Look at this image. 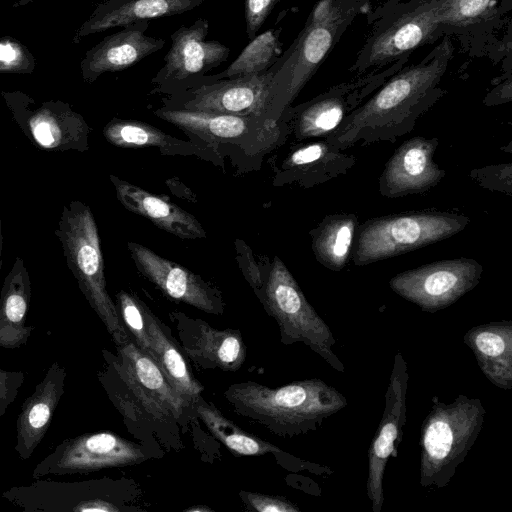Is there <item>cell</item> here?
Here are the masks:
<instances>
[{"label":"cell","instance_id":"6da1fadb","mask_svg":"<svg viewBox=\"0 0 512 512\" xmlns=\"http://www.w3.org/2000/svg\"><path fill=\"white\" fill-rule=\"evenodd\" d=\"M234 412L286 438L317 430L347 406L346 397L319 378L271 388L255 381L234 383L223 393Z\"/></svg>","mask_w":512,"mask_h":512},{"label":"cell","instance_id":"7a4b0ae2","mask_svg":"<svg viewBox=\"0 0 512 512\" xmlns=\"http://www.w3.org/2000/svg\"><path fill=\"white\" fill-rule=\"evenodd\" d=\"M153 113L182 130L195 144L212 152L222 164L228 158L237 172L242 173L259 170L264 157L281 146L290 133L280 119L276 121L260 116L164 106Z\"/></svg>","mask_w":512,"mask_h":512},{"label":"cell","instance_id":"3957f363","mask_svg":"<svg viewBox=\"0 0 512 512\" xmlns=\"http://www.w3.org/2000/svg\"><path fill=\"white\" fill-rule=\"evenodd\" d=\"M486 410L478 398L458 395L444 403L434 396L420 431V485L446 487L481 433Z\"/></svg>","mask_w":512,"mask_h":512},{"label":"cell","instance_id":"277c9868","mask_svg":"<svg viewBox=\"0 0 512 512\" xmlns=\"http://www.w3.org/2000/svg\"><path fill=\"white\" fill-rule=\"evenodd\" d=\"M55 235L61 243L68 268L89 305L115 345L125 344L130 336L106 287L101 242L90 207L77 200L64 206Z\"/></svg>","mask_w":512,"mask_h":512},{"label":"cell","instance_id":"5b68a950","mask_svg":"<svg viewBox=\"0 0 512 512\" xmlns=\"http://www.w3.org/2000/svg\"><path fill=\"white\" fill-rule=\"evenodd\" d=\"M254 293L266 313L276 321L282 344L303 343L334 370L345 371L344 364L333 350L336 339L330 327L308 302L278 256L270 263L262 287Z\"/></svg>","mask_w":512,"mask_h":512},{"label":"cell","instance_id":"8992f818","mask_svg":"<svg viewBox=\"0 0 512 512\" xmlns=\"http://www.w3.org/2000/svg\"><path fill=\"white\" fill-rule=\"evenodd\" d=\"M353 15V7H346L340 0H321L316 4L274 76L270 108L272 120H279Z\"/></svg>","mask_w":512,"mask_h":512},{"label":"cell","instance_id":"52a82bcc","mask_svg":"<svg viewBox=\"0 0 512 512\" xmlns=\"http://www.w3.org/2000/svg\"><path fill=\"white\" fill-rule=\"evenodd\" d=\"M452 51L453 46L446 38L425 61L396 75L346 120L335 139L352 143L408 112L440 81Z\"/></svg>","mask_w":512,"mask_h":512},{"label":"cell","instance_id":"ba28073f","mask_svg":"<svg viewBox=\"0 0 512 512\" xmlns=\"http://www.w3.org/2000/svg\"><path fill=\"white\" fill-rule=\"evenodd\" d=\"M116 349V355L103 350L105 367L132 395L130 403H115L117 409L121 413L140 411L159 424L180 423L185 411L193 407L175 391L159 365L131 338Z\"/></svg>","mask_w":512,"mask_h":512},{"label":"cell","instance_id":"9c48e42d","mask_svg":"<svg viewBox=\"0 0 512 512\" xmlns=\"http://www.w3.org/2000/svg\"><path fill=\"white\" fill-rule=\"evenodd\" d=\"M462 215L422 212L370 219L359 228L353 260L366 265L418 249L462 231Z\"/></svg>","mask_w":512,"mask_h":512},{"label":"cell","instance_id":"30bf717a","mask_svg":"<svg viewBox=\"0 0 512 512\" xmlns=\"http://www.w3.org/2000/svg\"><path fill=\"white\" fill-rule=\"evenodd\" d=\"M286 55L287 51L263 73L222 79L164 96L162 106L271 119L273 79Z\"/></svg>","mask_w":512,"mask_h":512},{"label":"cell","instance_id":"8fae6325","mask_svg":"<svg viewBox=\"0 0 512 512\" xmlns=\"http://www.w3.org/2000/svg\"><path fill=\"white\" fill-rule=\"evenodd\" d=\"M1 95L13 119L35 148L49 152L89 149L91 128L68 103L56 100L37 105L21 91H2Z\"/></svg>","mask_w":512,"mask_h":512},{"label":"cell","instance_id":"7c38bea8","mask_svg":"<svg viewBox=\"0 0 512 512\" xmlns=\"http://www.w3.org/2000/svg\"><path fill=\"white\" fill-rule=\"evenodd\" d=\"M208 31V20L199 18L171 34V47L151 80L150 94L168 96L196 87L209 71L228 59L230 49L217 40H206Z\"/></svg>","mask_w":512,"mask_h":512},{"label":"cell","instance_id":"4fadbf2b","mask_svg":"<svg viewBox=\"0 0 512 512\" xmlns=\"http://www.w3.org/2000/svg\"><path fill=\"white\" fill-rule=\"evenodd\" d=\"M148 458L145 447L111 431L84 433L59 443L36 465L32 478L91 473L140 464Z\"/></svg>","mask_w":512,"mask_h":512},{"label":"cell","instance_id":"5bb4252c","mask_svg":"<svg viewBox=\"0 0 512 512\" xmlns=\"http://www.w3.org/2000/svg\"><path fill=\"white\" fill-rule=\"evenodd\" d=\"M482 272L474 259L443 260L401 272L390 279L389 286L423 312L435 313L471 291Z\"/></svg>","mask_w":512,"mask_h":512},{"label":"cell","instance_id":"9a60e30c","mask_svg":"<svg viewBox=\"0 0 512 512\" xmlns=\"http://www.w3.org/2000/svg\"><path fill=\"white\" fill-rule=\"evenodd\" d=\"M118 487L111 479L57 481L34 479L14 486L1 497L25 512H118Z\"/></svg>","mask_w":512,"mask_h":512},{"label":"cell","instance_id":"2e32d148","mask_svg":"<svg viewBox=\"0 0 512 512\" xmlns=\"http://www.w3.org/2000/svg\"><path fill=\"white\" fill-rule=\"evenodd\" d=\"M409 372L403 354L394 357L385 407L368 451L366 492L373 512H381L384 504V473L389 458L398 456L403 427L407 420Z\"/></svg>","mask_w":512,"mask_h":512},{"label":"cell","instance_id":"e0dca14e","mask_svg":"<svg viewBox=\"0 0 512 512\" xmlns=\"http://www.w3.org/2000/svg\"><path fill=\"white\" fill-rule=\"evenodd\" d=\"M127 246L139 273L164 295L208 314L224 313L225 302L216 286L142 244L128 242Z\"/></svg>","mask_w":512,"mask_h":512},{"label":"cell","instance_id":"ac0fdd59","mask_svg":"<svg viewBox=\"0 0 512 512\" xmlns=\"http://www.w3.org/2000/svg\"><path fill=\"white\" fill-rule=\"evenodd\" d=\"M184 354L200 369L238 371L246 361L247 348L237 329H219L181 311L170 312Z\"/></svg>","mask_w":512,"mask_h":512},{"label":"cell","instance_id":"d6986e66","mask_svg":"<svg viewBox=\"0 0 512 512\" xmlns=\"http://www.w3.org/2000/svg\"><path fill=\"white\" fill-rule=\"evenodd\" d=\"M148 27V20L122 27L89 49L80 62L83 80L93 83L104 73L125 70L161 50L165 40L145 35Z\"/></svg>","mask_w":512,"mask_h":512},{"label":"cell","instance_id":"ffe728a7","mask_svg":"<svg viewBox=\"0 0 512 512\" xmlns=\"http://www.w3.org/2000/svg\"><path fill=\"white\" fill-rule=\"evenodd\" d=\"M437 141L415 137L404 142L392 155L380 178V191L387 197H401L434 187L445 173L433 160Z\"/></svg>","mask_w":512,"mask_h":512},{"label":"cell","instance_id":"44dd1931","mask_svg":"<svg viewBox=\"0 0 512 512\" xmlns=\"http://www.w3.org/2000/svg\"><path fill=\"white\" fill-rule=\"evenodd\" d=\"M66 368L54 361L34 392L21 405L16 420L14 450L21 460L29 459L46 435L64 394Z\"/></svg>","mask_w":512,"mask_h":512},{"label":"cell","instance_id":"7402d4cb","mask_svg":"<svg viewBox=\"0 0 512 512\" xmlns=\"http://www.w3.org/2000/svg\"><path fill=\"white\" fill-rule=\"evenodd\" d=\"M109 178L116 198L129 212L148 219L159 229L178 238H206L207 233L199 220L165 195L153 194L113 174Z\"/></svg>","mask_w":512,"mask_h":512},{"label":"cell","instance_id":"603a6c76","mask_svg":"<svg viewBox=\"0 0 512 512\" xmlns=\"http://www.w3.org/2000/svg\"><path fill=\"white\" fill-rule=\"evenodd\" d=\"M438 0L419 5L375 36L365 54V67L379 65L424 43L440 25Z\"/></svg>","mask_w":512,"mask_h":512},{"label":"cell","instance_id":"cb8c5ba5","mask_svg":"<svg viewBox=\"0 0 512 512\" xmlns=\"http://www.w3.org/2000/svg\"><path fill=\"white\" fill-rule=\"evenodd\" d=\"M204 0H104L80 26L74 37H82L126 27L142 20L182 14L200 6Z\"/></svg>","mask_w":512,"mask_h":512},{"label":"cell","instance_id":"d4e9b609","mask_svg":"<svg viewBox=\"0 0 512 512\" xmlns=\"http://www.w3.org/2000/svg\"><path fill=\"white\" fill-rule=\"evenodd\" d=\"M484 376L496 387L512 389V321L470 328L463 336Z\"/></svg>","mask_w":512,"mask_h":512},{"label":"cell","instance_id":"484cf974","mask_svg":"<svg viewBox=\"0 0 512 512\" xmlns=\"http://www.w3.org/2000/svg\"><path fill=\"white\" fill-rule=\"evenodd\" d=\"M102 133L107 142L118 148H155L164 156H195L224 167L209 150L142 121L113 118L105 125Z\"/></svg>","mask_w":512,"mask_h":512},{"label":"cell","instance_id":"4316f807","mask_svg":"<svg viewBox=\"0 0 512 512\" xmlns=\"http://www.w3.org/2000/svg\"><path fill=\"white\" fill-rule=\"evenodd\" d=\"M31 295V281L24 260L16 257L0 294L1 348L16 349L27 344L35 328L26 325Z\"/></svg>","mask_w":512,"mask_h":512},{"label":"cell","instance_id":"83f0119b","mask_svg":"<svg viewBox=\"0 0 512 512\" xmlns=\"http://www.w3.org/2000/svg\"><path fill=\"white\" fill-rule=\"evenodd\" d=\"M144 313L155 362L175 391L193 407L204 390L203 385L191 372L181 347L171 335L169 327L145 303Z\"/></svg>","mask_w":512,"mask_h":512},{"label":"cell","instance_id":"f1b7e54d","mask_svg":"<svg viewBox=\"0 0 512 512\" xmlns=\"http://www.w3.org/2000/svg\"><path fill=\"white\" fill-rule=\"evenodd\" d=\"M345 104L340 96H321L297 107L286 108L280 116L297 139L322 136L333 131L344 118Z\"/></svg>","mask_w":512,"mask_h":512},{"label":"cell","instance_id":"f546056e","mask_svg":"<svg viewBox=\"0 0 512 512\" xmlns=\"http://www.w3.org/2000/svg\"><path fill=\"white\" fill-rule=\"evenodd\" d=\"M193 408L211 434L237 456H256L268 453H281V449L270 442L250 434L219 411L213 403L202 396Z\"/></svg>","mask_w":512,"mask_h":512},{"label":"cell","instance_id":"4dcf8cb0","mask_svg":"<svg viewBox=\"0 0 512 512\" xmlns=\"http://www.w3.org/2000/svg\"><path fill=\"white\" fill-rule=\"evenodd\" d=\"M356 227L357 218L352 214L325 218L311 232L312 249L317 260L328 269H342L350 255Z\"/></svg>","mask_w":512,"mask_h":512},{"label":"cell","instance_id":"1f68e13d","mask_svg":"<svg viewBox=\"0 0 512 512\" xmlns=\"http://www.w3.org/2000/svg\"><path fill=\"white\" fill-rule=\"evenodd\" d=\"M280 46L279 32L274 29L256 35L228 68L214 75H205L199 85L263 73L279 59Z\"/></svg>","mask_w":512,"mask_h":512},{"label":"cell","instance_id":"d6a6232c","mask_svg":"<svg viewBox=\"0 0 512 512\" xmlns=\"http://www.w3.org/2000/svg\"><path fill=\"white\" fill-rule=\"evenodd\" d=\"M338 156L324 142H314L293 150L276 168L273 185L283 186L297 183L301 186L313 184L324 164Z\"/></svg>","mask_w":512,"mask_h":512},{"label":"cell","instance_id":"836d02e7","mask_svg":"<svg viewBox=\"0 0 512 512\" xmlns=\"http://www.w3.org/2000/svg\"><path fill=\"white\" fill-rule=\"evenodd\" d=\"M115 304L120 319L132 341L142 352L154 360L144 313V302L134 293L120 290L116 294Z\"/></svg>","mask_w":512,"mask_h":512},{"label":"cell","instance_id":"e575fe53","mask_svg":"<svg viewBox=\"0 0 512 512\" xmlns=\"http://www.w3.org/2000/svg\"><path fill=\"white\" fill-rule=\"evenodd\" d=\"M497 0H438L440 25L464 27L485 17Z\"/></svg>","mask_w":512,"mask_h":512},{"label":"cell","instance_id":"d590c367","mask_svg":"<svg viewBox=\"0 0 512 512\" xmlns=\"http://www.w3.org/2000/svg\"><path fill=\"white\" fill-rule=\"evenodd\" d=\"M35 58L17 39L11 36L0 38V73L31 74Z\"/></svg>","mask_w":512,"mask_h":512},{"label":"cell","instance_id":"8d00e7d4","mask_svg":"<svg viewBox=\"0 0 512 512\" xmlns=\"http://www.w3.org/2000/svg\"><path fill=\"white\" fill-rule=\"evenodd\" d=\"M235 248L236 258L245 279L254 291L259 290L264 283L270 263L264 266L259 264L248 245L240 239L235 240Z\"/></svg>","mask_w":512,"mask_h":512},{"label":"cell","instance_id":"74e56055","mask_svg":"<svg viewBox=\"0 0 512 512\" xmlns=\"http://www.w3.org/2000/svg\"><path fill=\"white\" fill-rule=\"evenodd\" d=\"M239 497L245 506L257 512H299L297 505L280 496L240 491Z\"/></svg>","mask_w":512,"mask_h":512},{"label":"cell","instance_id":"f35d334b","mask_svg":"<svg viewBox=\"0 0 512 512\" xmlns=\"http://www.w3.org/2000/svg\"><path fill=\"white\" fill-rule=\"evenodd\" d=\"M280 0H244L246 35L252 40Z\"/></svg>","mask_w":512,"mask_h":512},{"label":"cell","instance_id":"ab89813d","mask_svg":"<svg viewBox=\"0 0 512 512\" xmlns=\"http://www.w3.org/2000/svg\"><path fill=\"white\" fill-rule=\"evenodd\" d=\"M24 381L25 373L23 371H8L0 368V417L14 402Z\"/></svg>","mask_w":512,"mask_h":512},{"label":"cell","instance_id":"60d3db41","mask_svg":"<svg viewBox=\"0 0 512 512\" xmlns=\"http://www.w3.org/2000/svg\"><path fill=\"white\" fill-rule=\"evenodd\" d=\"M186 512H210L213 511L210 507L203 505V504H197L190 508L185 509Z\"/></svg>","mask_w":512,"mask_h":512},{"label":"cell","instance_id":"b9f144b4","mask_svg":"<svg viewBox=\"0 0 512 512\" xmlns=\"http://www.w3.org/2000/svg\"><path fill=\"white\" fill-rule=\"evenodd\" d=\"M2 247H3V236H2V220L0 216V269L2 265Z\"/></svg>","mask_w":512,"mask_h":512}]
</instances>
